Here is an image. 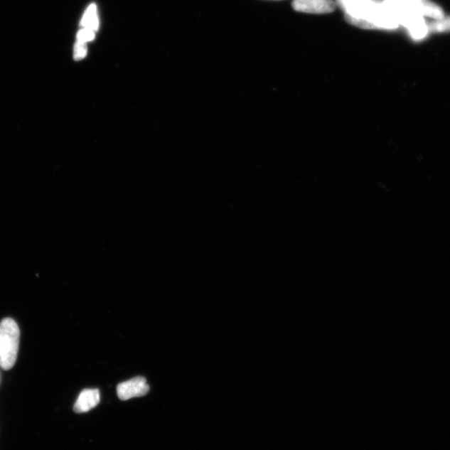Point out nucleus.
I'll return each mask as SVG.
<instances>
[{
    "mask_svg": "<svg viewBox=\"0 0 450 450\" xmlns=\"http://www.w3.org/2000/svg\"><path fill=\"white\" fill-rule=\"evenodd\" d=\"M346 21L365 30H395L400 24L375 0H337Z\"/></svg>",
    "mask_w": 450,
    "mask_h": 450,
    "instance_id": "obj_1",
    "label": "nucleus"
},
{
    "mask_svg": "<svg viewBox=\"0 0 450 450\" xmlns=\"http://www.w3.org/2000/svg\"><path fill=\"white\" fill-rule=\"evenodd\" d=\"M19 328L12 318L0 323V366L8 370L16 365L19 346Z\"/></svg>",
    "mask_w": 450,
    "mask_h": 450,
    "instance_id": "obj_2",
    "label": "nucleus"
},
{
    "mask_svg": "<svg viewBox=\"0 0 450 450\" xmlns=\"http://www.w3.org/2000/svg\"><path fill=\"white\" fill-rule=\"evenodd\" d=\"M149 391V386L144 377L123 382L117 386V395L121 400H129L136 397L146 395Z\"/></svg>",
    "mask_w": 450,
    "mask_h": 450,
    "instance_id": "obj_3",
    "label": "nucleus"
},
{
    "mask_svg": "<svg viewBox=\"0 0 450 450\" xmlns=\"http://www.w3.org/2000/svg\"><path fill=\"white\" fill-rule=\"evenodd\" d=\"M400 24L407 28L409 35L415 41L423 40L429 33L428 24L424 21L423 16L410 11L409 9Z\"/></svg>",
    "mask_w": 450,
    "mask_h": 450,
    "instance_id": "obj_4",
    "label": "nucleus"
},
{
    "mask_svg": "<svg viewBox=\"0 0 450 450\" xmlns=\"http://www.w3.org/2000/svg\"><path fill=\"white\" fill-rule=\"evenodd\" d=\"M293 8L298 12L327 14L336 11V4L332 0H294Z\"/></svg>",
    "mask_w": 450,
    "mask_h": 450,
    "instance_id": "obj_5",
    "label": "nucleus"
},
{
    "mask_svg": "<svg viewBox=\"0 0 450 450\" xmlns=\"http://www.w3.org/2000/svg\"><path fill=\"white\" fill-rule=\"evenodd\" d=\"M404 2L410 11L417 13L420 16L435 19L444 18L442 9L429 0H404Z\"/></svg>",
    "mask_w": 450,
    "mask_h": 450,
    "instance_id": "obj_6",
    "label": "nucleus"
},
{
    "mask_svg": "<svg viewBox=\"0 0 450 450\" xmlns=\"http://www.w3.org/2000/svg\"><path fill=\"white\" fill-rule=\"evenodd\" d=\"M100 402V390L97 389H86L81 392L74 406L76 413L89 412L96 407Z\"/></svg>",
    "mask_w": 450,
    "mask_h": 450,
    "instance_id": "obj_7",
    "label": "nucleus"
},
{
    "mask_svg": "<svg viewBox=\"0 0 450 450\" xmlns=\"http://www.w3.org/2000/svg\"><path fill=\"white\" fill-rule=\"evenodd\" d=\"M81 26L83 28H90V30L97 31L99 28V18L97 14V7L95 4H90L84 14L81 21Z\"/></svg>",
    "mask_w": 450,
    "mask_h": 450,
    "instance_id": "obj_8",
    "label": "nucleus"
},
{
    "mask_svg": "<svg viewBox=\"0 0 450 450\" xmlns=\"http://www.w3.org/2000/svg\"><path fill=\"white\" fill-rule=\"evenodd\" d=\"M429 24V31L430 32H448L450 31V18L437 19Z\"/></svg>",
    "mask_w": 450,
    "mask_h": 450,
    "instance_id": "obj_9",
    "label": "nucleus"
},
{
    "mask_svg": "<svg viewBox=\"0 0 450 450\" xmlns=\"http://www.w3.org/2000/svg\"><path fill=\"white\" fill-rule=\"evenodd\" d=\"M95 38V31L90 28H83L78 32L77 35V41L87 43L94 40Z\"/></svg>",
    "mask_w": 450,
    "mask_h": 450,
    "instance_id": "obj_10",
    "label": "nucleus"
},
{
    "mask_svg": "<svg viewBox=\"0 0 450 450\" xmlns=\"http://www.w3.org/2000/svg\"><path fill=\"white\" fill-rule=\"evenodd\" d=\"M87 55V47L85 43L77 41L75 45L74 58L75 60H81Z\"/></svg>",
    "mask_w": 450,
    "mask_h": 450,
    "instance_id": "obj_11",
    "label": "nucleus"
}]
</instances>
